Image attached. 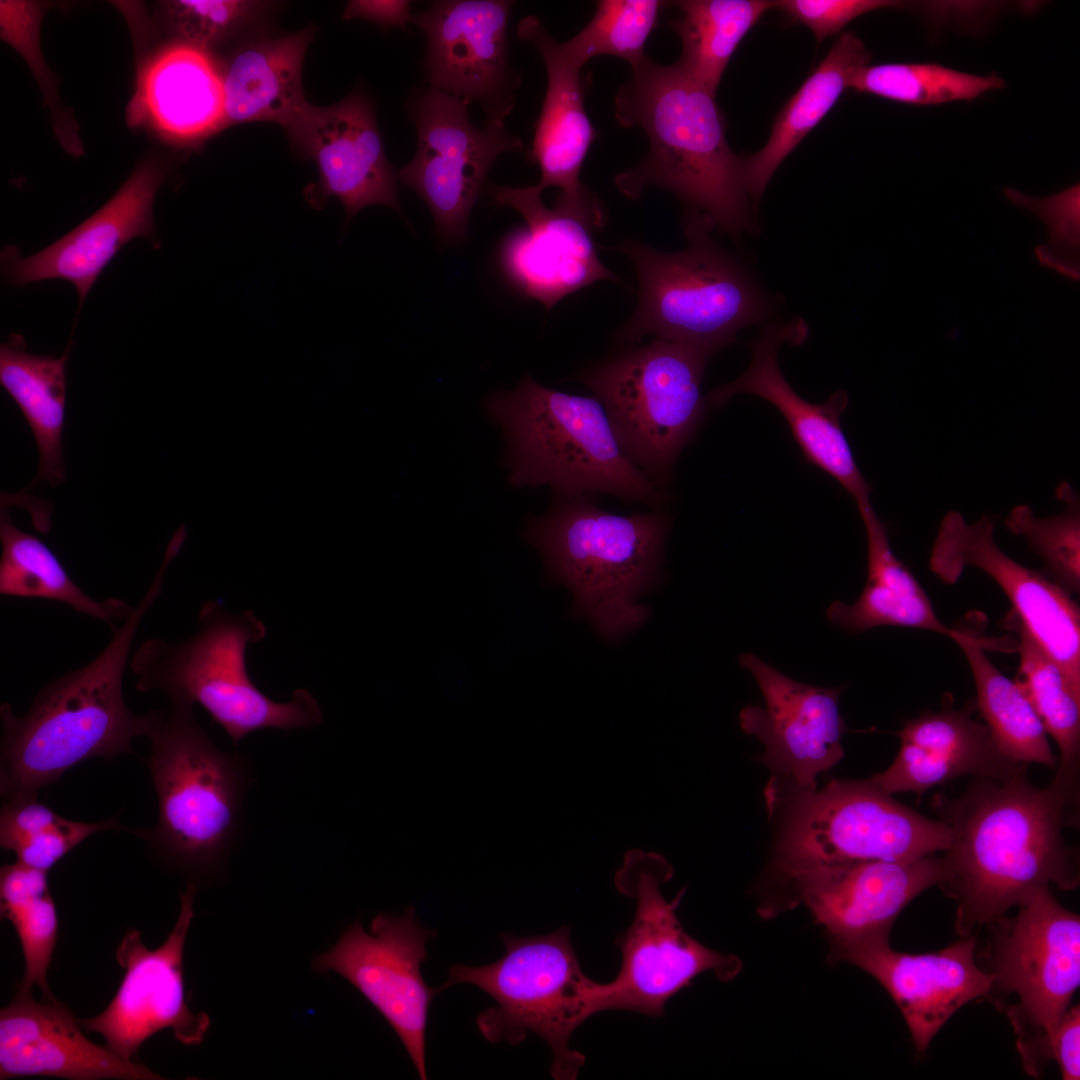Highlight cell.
<instances>
[{
  "mask_svg": "<svg viewBox=\"0 0 1080 1080\" xmlns=\"http://www.w3.org/2000/svg\"><path fill=\"white\" fill-rule=\"evenodd\" d=\"M1078 796L1054 781L1035 786L1025 772L976 777L959 797L933 798L952 835L940 887L958 904L961 937L1006 915L1039 888L1079 885L1078 852L1063 837Z\"/></svg>",
  "mask_w": 1080,
  "mask_h": 1080,
  "instance_id": "1",
  "label": "cell"
},
{
  "mask_svg": "<svg viewBox=\"0 0 1080 1080\" xmlns=\"http://www.w3.org/2000/svg\"><path fill=\"white\" fill-rule=\"evenodd\" d=\"M164 558L139 603L85 666L48 682L18 716L0 706V795L3 803L38 798L72 767L93 757L135 755L132 742L148 737L155 711L133 713L123 695L131 646L142 620L162 595Z\"/></svg>",
  "mask_w": 1080,
  "mask_h": 1080,
  "instance_id": "2",
  "label": "cell"
},
{
  "mask_svg": "<svg viewBox=\"0 0 1080 1080\" xmlns=\"http://www.w3.org/2000/svg\"><path fill=\"white\" fill-rule=\"evenodd\" d=\"M615 97V118L639 127L648 154L615 178L618 190L636 199L646 188L672 192L690 216L739 237L750 229L744 158L728 145L724 117L715 95L676 62L661 65L645 57Z\"/></svg>",
  "mask_w": 1080,
  "mask_h": 1080,
  "instance_id": "3",
  "label": "cell"
},
{
  "mask_svg": "<svg viewBox=\"0 0 1080 1080\" xmlns=\"http://www.w3.org/2000/svg\"><path fill=\"white\" fill-rule=\"evenodd\" d=\"M145 763L157 796L152 829H134L163 865L210 881L224 870L241 835L244 798L253 780L249 761L220 749L198 722L193 705L169 702L156 710Z\"/></svg>",
  "mask_w": 1080,
  "mask_h": 1080,
  "instance_id": "4",
  "label": "cell"
},
{
  "mask_svg": "<svg viewBox=\"0 0 1080 1080\" xmlns=\"http://www.w3.org/2000/svg\"><path fill=\"white\" fill-rule=\"evenodd\" d=\"M484 407L504 434L513 486L546 485L560 499L600 492L649 505L667 500L624 454L597 398L549 389L526 375L514 389L489 395Z\"/></svg>",
  "mask_w": 1080,
  "mask_h": 1080,
  "instance_id": "5",
  "label": "cell"
},
{
  "mask_svg": "<svg viewBox=\"0 0 1080 1080\" xmlns=\"http://www.w3.org/2000/svg\"><path fill=\"white\" fill-rule=\"evenodd\" d=\"M668 528L664 513L616 515L581 496L529 520L524 538L541 553L548 578L572 592L574 614L614 640L647 618L637 598L658 576Z\"/></svg>",
  "mask_w": 1080,
  "mask_h": 1080,
  "instance_id": "6",
  "label": "cell"
},
{
  "mask_svg": "<svg viewBox=\"0 0 1080 1080\" xmlns=\"http://www.w3.org/2000/svg\"><path fill=\"white\" fill-rule=\"evenodd\" d=\"M198 623V633L188 639L151 638L139 646L130 660L138 691H159L169 702L199 704L234 746L258 730H293L322 722V709L307 689H296L289 701L276 702L254 684L246 650L267 630L252 611L234 614L209 600L198 613Z\"/></svg>",
  "mask_w": 1080,
  "mask_h": 1080,
  "instance_id": "7",
  "label": "cell"
},
{
  "mask_svg": "<svg viewBox=\"0 0 1080 1080\" xmlns=\"http://www.w3.org/2000/svg\"><path fill=\"white\" fill-rule=\"evenodd\" d=\"M776 820L775 862L798 872L865 861H912L946 852L949 826L900 803L871 778L801 787L774 777L765 789Z\"/></svg>",
  "mask_w": 1080,
  "mask_h": 1080,
  "instance_id": "8",
  "label": "cell"
},
{
  "mask_svg": "<svg viewBox=\"0 0 1080 1080\" xmlns=\"http://www.w3.org/2000/svg\"><path fill=\"white\" fill-rule=\"evenodd\" d=\"M570 927L532 937L500 933L506 952L483 966L455 964L439 986L468 983L496 1003L476 1017L490 1043L520 1044L528 1033L541 1037L552 1052L550 1074L575 1080L585 1056L570 1047L574 1031L592 1015L607 1011L609 983L596 982L582 971L572 946Z\"/></svg>",
  "mask_w": 1080,
  "mask_h": 1080,
  "instance_id": "9",
  "label": "cell"
},
{
  "mask_svg": "<svg viewBox=\"0 0 1080 1080\" xmlns=\"http://www.w3.org/2000/svg\"><path fill=\"white\" fill-rule=\"evenodd\" d=\"M712 227L687 216L689 245L669 253L641 242L614 249L632 262L638 304L618 331V342L645 335L695 347L708 356L736 342L737 333L764 320L770 305L747 272L710 237Z\"/></svg>",
  "mask_w": 1080,
  "mask_h": 1080,
  "instance_id": "10",
  "label": "cell"
},
{
  "mask_svg": "<svg viewBox=\"0 0 1080 1080\" xmlns=\"http://www.w3.org/2000/svg\"><path fill=\"white\" fill-rule=\"evenodd\" d=\"M709 357L656 338L578 376L604 407L624 454L656 483L671 478L679 454L707 414L701 382Z\"/></svg>",
  "mask_w": 1080,
  "mask_h": 1080,
  "instance_id": "11",
  "label": "cell"
},
{
  "mask_svg": "<svg viewBox=\"0 0 1080 1080\" xmlns=\"http://www.w3.org/2000/svg\"><path fill=\"white\" fill-rule=\"evenodd\" d=\"M1016 916L994 920L989 946L992 984L987 997L1005 1010L1027 1073L1051 1060L1050 1038L1080 984V918L1043 887Z\"/></svg>",
  "mask_w": 1080,
  "mask_h": 1080,
  "instance_id": "12",
  "label": "cell"
},
{
  "mask_svg": "<svg viewBox=\"0 0 1080 1080\" xmlns=\"http://www.w3.org/2000/svg\"><path fill=\"white\" fill-rule=\"evenodd\" d=\"M672 876L663 855L641 849L628 851L615 874L616 889L635 900L636 911L615 940L622 962L609 982L607 1010L660 1017L666 1002L701 973L711 971L729 981L741 969L739 958L702 945L683 929L676 910L684 889L671 901L661 891Z\"/></svg>",
  "mask_w": 1080,
  "mask_h": 1080,
  "instance_id": "13",
  "label": "cell"
},
{
  "mask_svg": "<svg viewBox=\"0 0 1080 1080\" xmlns=\"http://www.w3.org/2000/svg\"><path fill=\"white\" fill-rule=\"evenodd\" d=\"M468 106L467 101L432 87L417 91L409 105L417 150L397 173L428 205L445 244L466 240L469 215L493 163L501 154L523 147L504 122L475 125Z\"/></svg>",
  "mask_w": 1080,
  "mask_h": 1080,
  "instance_id": "14",
  "label": "cell"
},
{
  "mask_svg": "<svg viewBox=\"0 0 1080 1080\" xmlns=\"http://www.w3.org/2000/svg\"><path fill=\"white\" fill-rule=\"evenodd\" d=\"M436 931L424 928L415 909L403 914L379 913L370 932L353 922L328 951L312 962L318 973L335 972L351 983L385 1018L401 1040L421 1080L425 1065L429 1007L441 992L426 984L421 965L426 943Z\"/></svg>",
  "mask_w": 1080,
  "mask_h": 1080,
  "instance_id": "15",
  "label": "cell"
},
{
  "mask_svg": "<svg viewBox=\"0 0 1080 1080\" xmlns=\"http://www.w3.org/2000/svg\"><path fill=\"white\" fill-rule=\"evenodd\" d=\"M196 891V885L188 883L179 893L177 921L159 947L147 948L137 930L124 935L115 955L124 970L117 992L101 1013L79 1020L83 1029L101 1034L106 1046L127 1061L161 1030L169 1029L181 1044L193 1046L209 1029L208 1015L193 1012L185 999L183 953Z\"/></svg>",
  "mask_w": 1080,
  "mask_h": 1080,
  "instance_id": "16",
  "label": "cell"
},
{
  "mask_svg": "<svg viewBox=\"0 0 1080 1080\" xmlns=\"http://www.w3.org/2000/svg\"><path fill=\"white\" fill-rule=\"evenodd\" d=\"M994 531V519L988 514L968 524L958 511L946 513L932 546L930 570L945 584H954L968 566L988 574L1035 640L1080 688L1079 606L1041 572L1002 551Z\"/></svg>",
  "mask_w": 1080,
  "mask_h": 1080,
  "instance_id": "17",
  "label": "cell"
},
{
  "mask_svg": "<svg viewBox=\"0 0 1080 1080\" xmlns=\"http://www.w3.org/2000/svg\"><path fill=\"white\" fill-rule=\"evenodd\" d=\"M514 3L435 1L412 14L427 40L423 66L429 87L480 104L486 121L510 114L519 77L511 68L507 27Z\"/></svg>",
  "mask_w": 1080,
  "mask_h": 1080,
  "instance_id": "18",
  "label": "cell"
},
{
  "mask_svg": "<svg viewBox=\"0 0 1080 1080\" xmlns=\"http://www.w3.org/2000/svg\"><path fill=\"white\" fill-rule=\"evenodd\" d=\"M739 663L753 675L764 700L763 706L746 705L739 713L741 729L764 745L760 761L776 777L817 787V776L844 756L847 727L838 706L844 687L799 682L753 653L741 654Z\"/></svg>",
  "mask_w": 1080,
  "mask_h": 1080,
  "instance_id": "19",
  "label": "cell"
},
{
  "mask_svg": "<svg viewBox=\"0 0 1080 1080\" xmlns=\"http://www.w3.org/2000/svg\"><path fill=\"white\" fill-rule=\"evenodd\" d=\"M543 191L493 186L491 197L522 215L526 226L503 242L500 262L513 287L550 310L563 297L600 280H616L598 258L591 232L599 226L584 213L556 199L544 205Z\"/></svg>",
  "mask_w": 1080,
  "mask_h": 1080,
  "instance_id": "20",
  "label": "cell"
},
{
  "mask_svg": "<svg viewBox=\"0 0 1080 1080\" xmlns=\"http://www.w3.org/2000/svg\"><path fill=\"white\" fill-rule=\"evenodd\" d=\"M976 938H962L932 953L893 950L889 937L833 943V961L853 964L873 976L902 1013L918 1053L968 1002L987 997L991 975L978 965Z\"/></svg>",
  "mask_w": 1080,
  "mask_h": 1080,
  "instance_id": "21",
  "label": "cell"
},
{
  "mask_svg": "<svg viewBox=\"0 0 1080 1080\" xmlns=\"http://www.w3.org/2000/svg\"><path fill=\"white\" fill-rule=\"evenodd\" d=\"M166 177L156 159L138 164L114 195L90 217L43 250L24 257L15 246L1 252V272L12 286L61 279L76 289L79 310L118 252L143 237L156 245L154 201Z\"/></svg>",
  "mask_w": 1080,
  "mask_h": 1080,
  "instance_id": "22",
  "label": "cell"
},
{
  "mask_svg": "<svg viewBox=\"0 0 1080 1080\" xmlns=\"http://www.w3.org/2000/svg\"><path fill=\"white\" fill-rule=\"evenodd\" d=\"M311 158L319 181L313 204L338 198L348 217L364 207L385 205L397 211V177L387 160L371 101L360 93L326 107L311 103L286 129Z\"/></svg>",
  "mask_w": 1080,
  "mask_h": 1080,
  "instance_id": "23",
  "label": "cell"
},
{
  "mask_svg": "<svg viewBox=\"0 0 1080 1080\" xmlns=\"http://www.w3.org/2000/svg\"><path fill=\"white\" fill-rule=\"evenodd\" d=\"M945 878L944 857L935 855L818 867L787 877L833 943L889 937L906 905Z\"/></svg>",
  "mask_w": 1080,
  "mask_h": 1080,
  "instance_id": "24",
  "label": "cell"
},
{
  "mask_svg": "<svg viewBox=\"0 0 1080 1080\" xmlns=\"http://www.w3.org/2000/svg\"><path fill=\"white\" fill-rule=\"evenodd\" d=\"M806 336L807 329L801 321L765 327L748 343L752 354L748 369L736 380L711 391L706 399L713 407L741 393L767 400L788 423L805 461L834 478L857 506L866 504L870 502L872 488L861 474L841 427V417L848 405L847 393L838 391L825 403L813 404L800 397L780 371L781 344H800Z\"/></svg>",
  "mask_w": 1080,
  "mask_h": 1080,
  "instance_id": "25",
  "label": "cell"
},
{
  "mask_svg": "<svg viewBox=\"0 0 1080 1080\" xmlns=\"http://www.w3.org/2000/svg\"><path fill=\"white\" fill-rule=\"evenodd\" d=\"M82 1029L55 997L35 1001L31 991H18L0 1011V1079H163L147 1066L91 1042Z\"/></svg>",
  "mask_w": 1080,
  "mask_h": 1080,
  "instance_id": "26",
  "label": "cell"
},
{
  "mask_svg": "<svg viewBox=\"0 0 1080 1080\" xmlns=\"http://www.w3.org/2000/svg\"><path fill=\"white\" fill-rule=\"evenodd\" d=\"M519 38L540 53L547 71V89L536 122L531 160L541 171L536 187L561 190L558 199L587 213L605 214L597 196L579 179L587 152L597 137L584 105L585 81L581 70L562 54L559 43L534 15L517 25Z\"/></svg>",
  "mask_w": 1080,
  "mask_h": 1080,
  "instance_id": "27",
  "label": "cell"
},
{
  "mask_svg": "<svg viewBox=\"0 0 1080 1080\" xmlns=\"http://www.w3.org/2000/svg\"><path fill=\"white\" fill-rule=\"evenodd\" d=\"M971 709L928 712L909 719L898 733L895 760L871 780L890 794L929 789L962 776L1007 779L1027 772L997 747L988 726Z\"/></svg>",
  "mask_w": 1080,
  "mask_h": 1080,
  "instance_id": "28",
  "label": "cell"
},
{
  "mask_svg": "<svg viewBox=\"0 0 1080 1080\" xmlns=\"http://www.w3.org/2000/svg\"><path fill=\"white\" fill-rule=\"evenodd\" d=\"M131 116L176 142L217 132L224 120L222 74L205 50L170 45L141 72Z\"/></svg>",
  "mask_w": 1080,
  "mask_h": 1080,
  "instance_id": "29",
  "label": "cell"
},
{
  "mask_svg": "<svg viewBox=\"0 0 1080 1080\" xmlns=\"http://www.w3.org/2000/svg\"><path fill=\"white\" fill-rule=\"evenodd\" d=\"M857 507L867 538V580L854 603L833 601L827 619L850 633L899 626L932 631L955 641L961 629L938 618L919 582L892 551L886 526L871 503Z\"/></svg>",
  "mask_w": 1080,
  "mask_h": 1080,
  "instance_id": "30",
  "label": "cell"
},
{
  "mask_svg": "<svg viewBox=\"0 0 1080 1080\" xmlns=\"http://www.w3.org/2000/svg\"><path fill=\"white\" fill-rule=\"evenodd\" d=\"M313 37L310 29L264 40L240 50L222 74L223 128L252 121L288 129L309 102L302 88V65Z\"/></svg>",
  "mask_w": 1080,
  "mask_h": 1080,
  "instance_id": "31",
  "label": "cell"
},
{
  "mask_svg": "<svg viewBox=\"0 0 1080 1080\" xmlns=\"http://www.w3.org/2000/svg\"><path fill=\"white\" fill-rule=\"evenodd\" d=\"M865 44L843 33L777 115L770 137L755 154L744 158L746 188L758 202L782 161L826 116L843 92L852 73L870 63Z\"/></svg>",
  "mask_w": 1080,
  "mask_h": 1080,
  "instance_id": "32",
  "label": "cell"
},
{
  "mask_svg": "<svg viewBox=\"0 0 1080 1080\" xmlns=\"http://www.w3.org/2000/svg\"><path fill=\"white\" fill-rule=\"evenodd\" d=\"M71 347L72 340L59 357L33 354L16 334L0 346V383L25 417L39 451L34 483L53 487L66 478L62 435Z\"/></svg>",
  "mask_w": 1080,
  "mask_h": 1080,
  "instance_id": "33",
  "label": "cell"
},
{
  "mask_svg": "<svg viewBox=\"0 0 1080 1080\" xmlns=\"http://www.w3.org/2000/svg\"><path fill=\"white\" fill-rule=\"evenodd\" d=\"M0 594L41 598L64 603L115 630L132 612L119 598L98 601L87 595L66 572L54 552L40 538L13 523L6 508L0 512Z\"/></svg>",
  "mask_w": 1080,
  "mask_h": 1080,
  "instance_id": "34",
  "label": "cell"
},
{
  "mask_svg": "<svg viewBox=\"0 0 1080 1080\" xmlns=\"http://www.w3.org/2000/svg\"><path fill=\"white\" fill-rule=\"evenodd\" d=\"M1006 625L1018 636L1019 667L1014 681L1059 749V765L1053 781L1078 790L1080 688L1073 685L1013 610L1006 617Z\"/></svg>",
  "mask_w": 1080,
  "mask_h": 1080,
  "instance_id": "35",
  "label": "cell"
},
{
  "mask_svg": "<svg viewBox=\"0 0 1080 1080\" xmlns=\"http://www.w3.org/2000/svg\"><path fill=\"white\" fill-rule=\"evenodd\" d=\"M961 631L955 642L968 662L976 686L977 707L997 747L1014 762L1056 768L1057 757L1028 698L986 656L985 640L964 629Z\"/></svg>",
  "mask_w": 1080,
  "mask_h": 1080,
  "instance_id": "36",
  "label": "cell"
},
{
  "mask_svg": "<svg viewBox=\"0 0 1080 1080\" xmlns=\"http://www.w3.org/2000/svg\"><path fill=\"white\" fill-rule=\"evenodd\" d=\"M669 5L678 11L670 20L682 43L677 63L715 95L739 43L766 11L774 8V1L682 0Z\"/></svg>",
  "mask_w": 1080,
  "mask_h": 1080,
  "instance_id": "37",
  "label": "cell"
},
{
  "mask_svg": "<svg viewBox=\"0 0 1080 1080\" xmlns=\"http://www.w3.org/2000/svg\"><path fill=\"white\" fill-rule=\"evenodd\" d=\"M1004 86L997 75H975L934 63L867 64L848 81V88L857 92L914 105L970 101Z\"/></svg>",
  "mask_w": 1080,
  "mask_h": 1080,
  "instance_id": "38",
  "label": "cell"
},
{
  "mask_svg": "<svg viewBox=\"0 0 1080 1080\" xmlns=\"http://www.w3.org/2000/svg\"><path fill=\"white\" fill-rule=\"evenodd\" d=\"M664 5L659 0L597 1L592 19L571 39L559 43L560 50L579 69L599 55L619 57L633 67L646 57V41Z\"/></svg>",
  "mask_w": 1080,
  "mask_h": 1080,
  "instance_id": "39",
  "label": "cell"
},
{
  "mask_svg": "<svg viewBox=\"0 0 1080 1080\" xmlns=\"http://www.w3.org/2000/svg\"><path fill=\"white\" fill-rule=\"evenodd\" d=\"M1065 509L1040 517L1028 505L1014 507L1004 525L1023 537L1029 549L1044 563L1041 573L1069 595L1080 591V502L1072 486L1062 482L1056 489Z\"/></svg>",
  "mask_w": 1080,
  "mask_h": 1080,
  "instance_id": "40",
  "label": "cell"
},
{
  "mask_svg": "<svg viewBox=\"0 0 1080 1080\" xmlns=\"http://www.w3.org/2000/svg\"><path fill=\"white\" fill-rule=\"evenodd\" d=\"M1079 193L1078 184L1045 198H1033L1012 188L1005 190L1012 203L1034 212L1048 227V244L1035 250L1039 263L1072 280L1079 279Z\"/></svg>",
  "mask_w": 1080,
  "mask_h": 1080,
  "instance_id": "41",
  "label": "cell"
},
{
  "mask_svg": "<svg viewBox=\"0 0 1080 1080\" xmlns=\"http://www.w3.org/2000/svg\"><path fill=\"white\" fill-rule=\"evenodd\" d=\"M0 911L2 919L13 924L25 960L18 991H31L37 986L44 998L54 997L48 985L47 970L57 941L58 917L50 892L0 907Z\"/></svg>",
  "mask_w": 1080,
  "mask_h": 1080,
  "instance_id": "42",
  "label": "cell"
},
{
  "mask_svg": "<svg viewBox=\"0 0 1080 1080\" xmlns=\"http://www.w3.org/2000/svg\"><path fill=\"white\" fill-rule=\"evenodd\" d=\"M257 6L241 0H170L162 2L161 11L181 43L205 50L231 34Z\"/></svg>",
  "mask_w": 1080,
  "mask_h": 1080,
  "instance_id": "43",
  "label": "cell"
},
{
  "mask_svg": "<svg viewBox=\"0 0 1080 1080\" xmlns=\"http://www.w3.org/2000/svg\"><path fill=\"white\" fill-rule=\"evenodd\" d=\"M107 830L133 832L117 818L98 822L73 821L60 817L55 823L18 842L13 848L18 862L48 872L67 853L89 836Z\"/></svg>",
  "mask_w": 1080,
  "mask_h": 1080,
  "instance_id": "44",
  "label": "cell"
},
{
  "mask_svg": "<svg viewBox=\"0 0 1080 1080\" xmlns=\"http://www.w3.org/2000/svg\"><path fill=\"white\" fill-rule=\"evenodd\" d=\"M891 0H780L774 1L792 20L807 26L817 43L839 33L855 18L882 8L901 7Z\"/></svg>",
  "mask_w": 1080,
  "mask_h": 1080,
  "instance_id": "45",
  "label": "cell"
},
{
  "mask_svg": "<svg viewBox=\"0 0 1080 1080\" xmlns=\"http://www.w3.org/2000/svg\"><path fill=\"white\" fill-rule=\"evenodd\" d=\"M1080 1006L1068 1008L1050 1038V1058L1058 1063L1062 1079L1080 1078Z\"/></svg>",
  "mask_w": 1080,
  "mask_h": 1080,
  "instance_id": "46",
  "label": "cell"
},
{
  "mask_svg": "<svg viewBox=\"0 0 1080 1080\" xmlns=\"http://www.w3.org/2000/svg\"><path fill=\"white\" fill-rule=\"evenodd\" d=\"M409 1H369L355 0L346 5L344 19H365L382 28H405L411 21Z\"/></svg>",
  "mask_w": 1080,
  "mask_h": 1080,
  "instance_id": "47",
  "label": "cell"
}]
</instances>
